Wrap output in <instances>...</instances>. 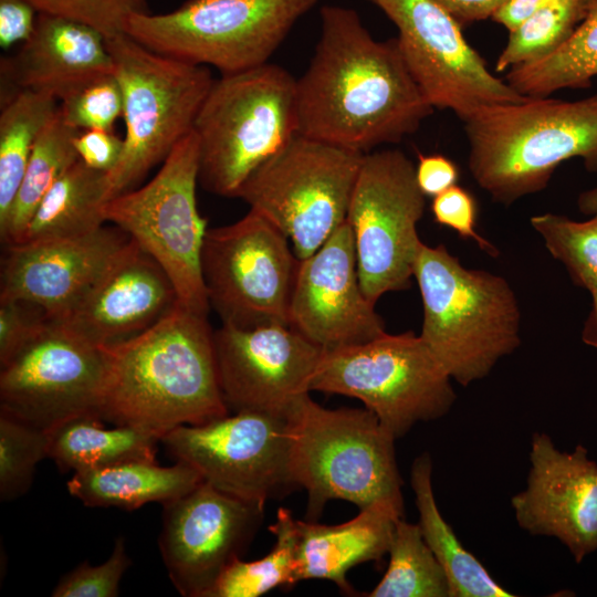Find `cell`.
<instances>
[{"mask_svg": "<svg viewBox=\"0 0 597 597\" xmlns=\"http://www.w3.org/2000/svg\"><path fill=\"white\" fill-rule=\"evenodd\" d=\"M591 294V308L584 323L582 339L586 345L597 348V292Z\"/></svg>", "mask_w": 597, "mask_h": 597, "instance_id": "obj_47", "label": "cell"}, {"mask_svg": "<svg viewBox=\"0 0 597 597\" xmlns=\"http://www.w3.org/2000/svg\"><path fill=\"white\" fill-rule=\"evenodd\" d=\"M74 146L80 160L86 166L109 174L122 158L124 138L111 129H86L76 135Z\"/></svg>", "mask_w": 597, "mask_h": 597, "instance_id": "obj_42", "label": "cell"}, {"mask_svg": "<svg viewBox=\"0 0 597 597\" xmlns=\"http://www.w3.org/2000/svg\"><path fill=\"white\" fill-rule=\"evenodd\" d=\"M578 209L584 214L597 213V186L579 195L577 200Z\"/></svg>", "mask_w": 597, "mask_h": 597, "instance_id": "obj_48", "label": "cell"}, {"mask_svg": "<svg viewBox=\"0 0 597 597\" xmlns=\"http://www.w3.org/2000/svg\"><path fill=\"white\" fill-rule=\"evenodd\" d=\"M404 512L389 505H375L338 525L297 521L295 582L327 579L353 595L346 579L354 566L379 561L388 553L395 523Z\"/></svg>", "mask_w": 597, "mask_h": 597, "instance_id": "obj_24", "label": "cell"}, {"mask_svg": "<svg viewBox=\"0 0 597 597\" xmlns=\"http://www.w3.org/2000/svg\"><path fill=\"white\" fill-rule=\"evenodd\" d=\"M457 165L442 155H419L416 166L417 184L425 196L436 197L459 179Z\"/></svg>", "mask_w": 597, "mask_h": 597, "instance_id": "obj_44", "label": "cell"}, {"mask_svg": "<svg viewBox=\"0 0 597 597\" xmlns=\"http://www.w3.org/2000/svg\"><path fill=\"white\" fill-rule=\"evenodd\" d=\"M57 98L45 92L19 91L0 113V230L9 219L34 145L55 116Z\"/></svg>", "mask_w": 597, "mask_h": 597, "instance_id": "obj_29", "label": "cell"}, {"mask_svg": "<svg viewBox=\"0 0 597 597\" xmlns=\"http://www.w3.org/2000/svg\"><path fill=\"white\" fill-rule=\"evenodd\" d=\"M597 76V0L569 39L538 61L513 67L505 82L520 95L548 97L563 88L588 87Z\"/></svg>", "mask_w": 597, "mask_h": 597, "instance_id": "obj_30", "label": "cell"}, {"mask_svg": "<svg viewBox=\"0 0 597 597\" xmlns=\"http://www.w3.org/2000/svg\"><path fill=\"white\" fill-rule=\"evenodd\" d=\"M460 24L482 21L492 15L506 0H432Z\"/></svg>", "mask_w": 597, "mask_h": 597, "instance_id": "obj_45", "label": "cell"}, {"mask_svg": "<svg viewBox=\"0 0 597 597\" xmlns=\"http://www.w3.org/2000/svg\"><path fill=\"white\" fill-rule=\"evenodd\" d=\"M208 316L178 304L142 334L112 347L100 416L163 437L229 413Z\"/></svg>", "mask_w": 597, "mask_h": 597, "instance_id": "obj_2", "label": "cell"}, {"mask_svg": "<svg viewBox=\"0 0 597 597\" xmlns=\"http://www.w3.org/2000/svg\"><path fill=\"white\" fill-rule=\"evenodd\" d=\"M551 1L553 0H506L491 19L511 32Z\"/></svg>", "mask_w": 597, "mask_h": 597, "instance_id": "obj_46", "label": "cell"}, {"mask_svg": "<svg viewBox=\"0 0 597 597\" xmlns=\"http://www.w3.org/2000/svg\"><path fill=\"white\" fill-rule=\"evenodd\" d=\"M199 143L192 130L182 138L146 185L108 200L106 222L125 231L172 281L179 304L208 316L201 249L208 230L198 211Z\"/></svg>", "mask_w": 597, "mask_h": 597, "instance_id": "obj_11", "label": "cell"}, {"mask_svg": "<svg viewBox=\"0 0 597 597\" xmlns=\"http://www.w3.org/2000/svg\"><path fill=\"white\" fill-rule=\"evenodd\" d=\"M178 304L167 272L130 239L76 305L53 322L96 346L112 347L147 331Z\"/></svg>", "mask_w": 597, "mask_h": 597, "instance_id": "obj_22", "label": "cell"}, {"mask_svg": "<svg viewBox=\"0 0 597 597\" xmlns=\"http://www.w3.org/2000/svg\"><path fill=\"white\" fill-rule=\"evenodd\" d=\"M49 432L0 411V499L24 495L38 463L48 458Z\"/></svg>", "mask_w": 597, "mask_h": 597, "instance_id": "obj_36", "label": "cell"}, {"mask_svg": "<svg viewBox=\"0 0 597 597\" xmlns=\"http://www.w3.org/2000/svg\"><path fill=\"white\" fill-rule=\"evenodd\" d=\"M70 126L60 111L40 134L15 196L8 222L0 230L4 244L18 243L35 209L56 180L80 158Z\"/></svg>", "mask_w": 597, "mask_h": 597, "instance_id": "obj_31", "label": "cell"}, {"mask_svg": "<svg viewBox=\"0 0 597 597\" xmlns=\"http://www.w3.org/2000/svg\"><path fill=\"white\" fill-rule=\"evenodd\" d=\"M321 34L296 80L298 134L369 153L415 133L433 112L397 38L379 41L359 14L323 6Z\"/></svg>", "mask_w": 597, "mask_h": 597, "instance_id": "obj_1", "label": "cell"}, {"mask_svg": "<svg viewBox=\"0 0 597 597\" xmlns=\"http://www.w3.org/2000/svg\"><path fill=\"white\" fill-rule=\"evenodd\" d=\"M511 506L522 530L557 538L577 564L597 549V463L583 444L562 451L535 432L526 488Z\"/></svg>", "mask_w": 597, "mask_h": 597, "instance_id": "obj_20", "label": "cell"}, {"mask_svg": "<svg viewBox=\"0 0 597 597\" xmlns=\"http://www.w3.org/2000/svg\"><path fill=\"white\" fill-rule=\"evenodd\" d=\"M389 564L368 597H451L444 569L426 544L418 524L399 517L388 549Z\"/></svg>", "mask_w": 597, "mask_h": 597, "instance_id": "obj_32", "label": "cell"}, {"mask_svg": "<svg viewBox=\"0 0 597 597\" xmlns=\"http://www.w3.org/2000/svg\"><path fill=\"white\" fill-rule=\"evenodd\" d=\"M365 154L296 134L242 185V199L291 240L300 260L346 220Z\"/></svg>", "mask_w": 597, "mask_h": 597, "instance_id": "obj_10", "label": "cell"}, {"mask_svg": "<svg viewBox=\"0 0 597 597\" xmlns=\"http://www.w3.org/2000/svg\"><path fill=\"white\" fill-rule=\"evenodd\" d=\"M38 13L87 24L105 38L124 32L126 20L149 12L147 0H27Z\"/></svg>", "mask_w": 597, "mask_h": 597, "instance_id": "obj_38", "label": "cell"}, {"mask_svg": "<svg viewBox=\"0 0 597 597\" xmlns=\"http://www.w3.org/2000/svg\"><path fill=\"white\" fill-rule=\"evenodd\" d=\"M51 320L39 305L21 300H0V365L27 345Z\"/></svg>", "mask_w": 597, "mask_h": 597, "instance_id": "obj_40", "label": "cell"}, {"mask_svg": "<svg viewBox=\"0 0 597 597\" xmlns=\"http://www.w3.org/2000/svg\"><path fill=\"white\" fill-rule=\"evenodd\" d=\"M463 124L471 175L496 202L510 205L542 191L570 158L597 171V94L488 105Z\"/></svg>", "mask_w": 597, "mask_h": 597, "instance_id": "obj_3", "label": "cell"}, {"mask_svg": "<svg viewBox=\"0 0 597 597\" xmlns=\"http://www.w3.org/2000/svg\"><path fill=\"white\" fill-rule=\"evenodd\" d=\"M108 174L80 159L51 187L31 217L18 243L70 238L105 224Z\"/></svg>", "mask_w": 597, "mask_h": 597, "instance_id": "obj_28", "label": "cell"}, {"mask_svg": "<svg viewBox=\"0 0 597 597\" xmlns=\"http://www.w3.org/2000/svg\"><path fill=\"white\" fill-rule=\"evenodd\" d=\"M451 380L420 335L385 333L324 350L311 390L360 400L397 439L449 412L455 400Z\"/></svg>", "mask_w": 597, "mask_h": 597, "instance_id": "obj_9", "label": "cell"}, {"mask_svg": "<svg viewBox=\"0 0 597 597\" xmlns=\"http://www.w3.org/2000/svg\"><path fill=\"white\" fill-rule=\"evenodd\" d=\"M410 484L421 535L446 572L451 597H514L457 537L441 515L432 488V460L425 452L411 465Z\"/></svg>", "mask_w": 597, "mask_h": 597, "instance_id": "obj_27", "label": "cell"}, {"mask_svg": "<svg viewBox=\"0 0 597 597\" xmlns=\"http://www.w3.org/2000/svg\"><path fill=\"white\" fill-rule=\"evenodd\" d=\"M423 308L420 337L462 386L486 377L521 344L515 294L500 275L465 269L443 244L420 243L413 272Z\"/></svg>", "mask_w": 597, "mask_h": 597, "instance_id": "obj_4", "label": "cell"}, {"mask_svg": "<svg viewBox=\"0 0 597 597\" xmlns=\"http://www.w3.org/2000/svg\"><path fill=\"white\" fill-rule=\"evenodd\" d=\"M290 326L324 350L363 344L386 333L375 304L362 290L347 220L313 254L300 260Z\"/></svg>", "mask_w": 597, "mask_h": 597, "instance_id": "obj_19", "label": "cell"}, {"mask_svg": "<svg viewBox=\"0 0 597 597\" xmlns=\"http://www.w3.org/2000/svg\"><path fill=\"white\" fill-rule=\"evenodd\" d=\"M269 530L276 538L272 551L252 562L235 558L221 573L208 597H258L275 587L296 584V520L290 510L281 507Z\"/></svg>", "mask_w": 597, "mask_h": 597, "instance_id": "obj_33", "label": "cell"}, {"mask_svg": "<svg viewBox=\"0 0 597 597\" xmlns=\"http://www.w3.org/2000/svg\"><path fill=\"white\" fill-rule=\"evenodd\" d=\"M425 198L416 166L402 151L364 155L346 220L353 231L360 286L373 304L385 293L410 286L422 242L417 224L425 212Z\"/></svg>", "mask_w": 597, "mask_h": 597, "instance_id": "obj_13", "label": "cell"}, {"mask_svg": "<svg viewBox=\"0 0 597 597\" xmlns=\"http://www.w3.org/2000/svg\"><path fill=\"white\" fill-rule=\"evenodd\" d=\"M431 211L438 224L454 230L463 239L473 240L488 254L499 255L495 245L476 232V201L464 188L454 185L433 197Z\"/></svg>", "mask_w": 597, "mask_h": 597, "instance_id": "obj_41", "label": "cell"}, {"mask_svg": "<svg viewBox=\"0 0 597 597\" xmlns=\"http://www.w3.org/2000/svg\"><path fill=\"white\" fill-rule=\"evenodd\" d=\"M588 1H589V2H593V1H595V0H588Z\"/></svg>", "mask_w": 597, "mask_h": 597, "instance_id": "obj_49", "label": "cell"}, {"mask_svg": "<svg viewBox=\"0 0 597 597\" xmlns=\"http://www.w3.org/2000/svg\"><path fill=\"white\" fill-rule=\"evenodd\" d=\"M168 452L216 489L264 503L297 488L290 469L286 417L239 411L200 425H181L161 438Z\"/></svg>", "mask_w": 597, "mask_h": 597, "instance_id": "obj_14", "label": "cell"}, {"mask_svg": "<svg viewBox=\"0 0 597 597\" xmlns=\"http://www.w3.org/2000/svg\"><path fill=\"white\" fill-rule=\"evenodd\" d=\"M300 259L289 238L251 210L234 223L208 229L201 273L210 307L223 325H289Z\"/></svg>", "mask_w": 597, "mask_h": 597, "instance_id": "obj_12", "label": "cell"}, {"mask_svg": "<svg viewBox=\"0 0 597 597\" xmlns=\"http://www.w3.org/2000/svg\"><path fill=\"white\" fill-rule=\"evenodd\" d=\"M130 564L125 540L118 537L109 557L104 563L92 566L87 561L82 562L61 577L51 595L53 597H116L119 595L121 580Z\"/></svg>", "mask_w": 597, "mask_h": 597, "instance_id": "obj_39", "label": "cell"}, {"mask_svg": "<svg viewBox=\"0 0 597 597\" xmlns=\"http://www.w3.org/2000/svg\"><path fill=\"white\" fill-rule=\"evenodd\" d=\"M588 0H553L510 32L498 73L538 61L561 48L585 18Z\"/></svg>", "mask_w": 597, "mask_h": 597, "instance_id": "obj_34", "label": "cell"}, {"mask_svg": "<svg viewBox=\"0 0 597 597\" xmlns=\"http://www.w3.org/2000/svg\"><path fill=\"white\" fill-rule=\"evenodd\" d=\"M103 420L97 413H87L48 431V458L61 471L73 473L128 461H156L160 437L126 425L106 429Z\"/></svg>", "mask_w": 597, "mask_h": 597, "instance_id": "obj_26", "label": "cell"}, {"mask_svg": "<svg viewBox=\"0 0 597 597\" xmlns=\"http://www.w3.org/2000/svg\"><path fill=\"white\" fill-rule=\"evenodd\" d=\"M264 503L224 493L206 481L163 504L159 551L168 576L185 597H208L224 568L252 541Z\"/></svg>", "mask_w": 597, "mask_h": 597, "instance_id": "obj_17", "label": "cell"}, {"mask_svg": "<svg viewBox=\"0 0 597 597\" xmlns=\"http://www.w3.org/2000/svg\"><path fill=\"white\" fill-rule=\"evenodd\" d=\"M290 469L307 492L306 521L329 500L404 512L394 434L367 408L327 409L304 395L287 415Z\"/></svg>", "mask_w": 597, "mask_h": 597, "instance_id": "obj_5", "label": "cell"}, {"mask_svg": "<svg viewBox=\"0 0 597 597\" xmlns=\"http://www.w3.org/2000/svg\"><path fill=\"white\" fill-rule=\"evenodd\" d=\"M193 132L199 184L235 197L247 179L298 134L296 80L265 63L213 81Z\"/></svg>", "mask_w": 597, "mask_h": 597, "instance_id": "obj_6", "label": "cell"}, {"mask_svg": "<svg viewBox=\"0 0 597 597\" xmlns=\"http://www.w3.org/2000/svg\"><path fill=\"white\" fill-rule=\"evenodd\" d=\"M108 352L50 321L0 365V411L50 431L87 413L100 415Z\"/></svg>", "mask_w": 597, "mask_h": 597, "instance_id": "obj_15", "label": "cell"}, {"mask_svg": "<svg viewBox=\"0 0 597 597\" xmlns=\"http://www.w3.org/2000/svg\"><path fill=\"white\" fill-rule=\"evenodd\" d=\"M202 480L190 465L177 461L160 467L151 461H128L96 470L73 473L69 493L84 505L136 510L150 503L178 499Z\"/></svg>", "mask_w": 597, "mask_h": 597, "instance_id": "obj_25", "label": "cell"}, {"mask_svg": "<svg viewBox=\"0 0 597 597\" xmlns=\"http://www.w3.org/2000/svg\"><path fill=\"white\" fill-rule=\"evenodd\" d=\"M367 1L398 29L402 57L433 108L450 109L463 122L483 106L527 98L489 70L461 24L434 1Z\"/></svg>", "mask_w": 597, "mask_h": 597, "instance_id": "obj_16", "label": "cell"}, {"mask_svg": "<svg viewBox=\"0 0 597 597\" xmlns=\"http://www.w3.org/2000/svg\"><path fill=\"white\" fill-rule=\"evenodd\" d=\"M530 221L573 282L590 293L597 292V213L587 221L554 213L537 214Z\"/></svg>", "mask_w": 597, "mask_h": 597, "instance_id": "obj_35", "label": "cell"}, {"mask_svg": "<svg viewBox=\"0 0 597 597\" xmlns=\"http://www.w3.org/2000/svg\"><path fill=\"white\" fill-rule=\"evenodd\" d=\"M116 226L70 238L6 244L0 300L41 306L51 321L66 315L129 242Z\"/></svg>", "mask_w": 597, "mask_h": 597, "instance_id": "obj_21", "label": "cell"}, {"mask_svg": "<svg viewBox=\"0 0 597 597\" xmlns=\"http://www.w3.org/2000/svg\"><path fill=\"white\" fill-rule=\"evenodd\" d=\"M318 0H187L179 8L135 13L124 32L147 49L222 75L268 63Z\"/></svg>", "mask_w": 597, "mask_h": 597, "instance_id": "obj_8", "label": "cell"}, {"mask_svg": "<svg viewBox=\"0 0 597 597\" xmlns=\"http://www.w3.org/2000/svg\"><path fill=\"white\" fill-rule=\"evenodd\" d=\"M222 396L234 412L258 411L287 417L310 394L324 349L289 325L214 331Z\"/></svg>", "mask_w": 597, "mask_h": 597, "instance_id": "obj_18", "label": "cell"}, {"mask_svg": "<svg viewBox=\"0 0 597 597\" xmlns=\"http://www.w3.org/2000/svg\"><path fill=\"white\" fill-rule=\"evenodd\" d=\"M105 36L94 28L38 13L31 36L12 57L1 60L6 83L19 91L45 92L57 100L87 81L114 73Z\"/></svg>", "mask_w": 597, "mask_h": 597, "instance_id": "obj_23", "label": "cell"}, {"mask_svg": "<svg viewBox=\"0 0 597 597\" xmlns=\"http://www.w3.org/2000/svg\"><path fill=\"white\" fill-rule=\"evenodd\" d=\"M38 11L27 0H0V46L24 43L33 33Z\"/></svg>", "mask_w": 597, "mask_h": 597, "instance_id": "obj_43", "label": "cell"}, {"mask_svg": "<svg viewBox=\"0 0 597 597\" xmlns=\"http://www.w3.org/2000/svg\"><path fill=\"white\" fill-rule=\"evenodd\" d=\"M60 101L63 119L78 130H112L123 115V92L115 72L87 81Z\"/></svg>", "mask_w": 597, "mask_h": 597, "instance_id": "obj_37", "label": "cell"}, {"mask_svg": "<svg viewBox=\"0 0 597 597\" xmlns=\"http://www.w3.org/2000/svg\"><path fill=\"white\" fill-rule=\"evenodd\" d=\"M123 92L124 150L108 174V200L137 188L193 130L211 88L210 70L166 56L125 32L105 38Z\"/></svg>", "mask_w": 597, "mask_h": 597, "instance_id": "obj_7", "label": "cell"}]
</instances>
